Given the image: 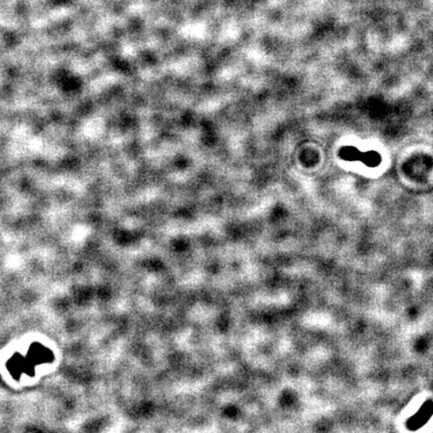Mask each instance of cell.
Segmentation results:
<instances>
[{
	"label": "cell",
	"instance_id": "2",
	"mask_svg": "<svg viewBox=\"0 0 433 433\" xmlns=\"http://www.w3.org/2000/svg\"><path fill=\"white\" fill-rule=\"evenodd\" d=\"M359 152L355 149H346L345 150V157L347 160H356L359 156Z\"/></svg>",
	"mask_w": 433,
	"mask_h": 433
},
{
	"label": "cell",
	"instance_id": "1",
	"mask_svg": "<svg viewBox=\"0 0 433 433\" xmlns=\"http://www.w3.org/2000/svg\"><path fill=\"white\" fill-rule=\"evenodd\" d=\"M361 158L363 159V162L367 166H371V167L377 166L379 164V161H380L379 156L376 153H374V152H371V153H368V154H364V155H362Z\"/></svg>",
	"mask_w": 433,
	"mask_h": 433
}]
</instances>
